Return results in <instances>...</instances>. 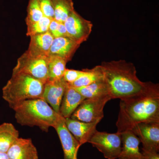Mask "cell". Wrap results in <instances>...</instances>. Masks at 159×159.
<instances>
[{"instance_id":"7c38bea8","label":"cell","mask_w":159,"mask_h":159,"mask_svg":"<svg viewBox=\"0 0 159 159\" xmlns=\"http://www.w3.org/2000/svg\"><path fill=\"white\" fill-rule=\"evenodd\" d=\"M65 123L68 130L82 145L89 142L97 131L96 128L99 123L81 122L70 118L65 119Z\"/></svg>"},{"instance_id":"7402d4cb","label":"cell","mask_w":159,"mask_h":159,"mask_svg":"<svg viewBox=\"0 0 159 159\" xmlns=\"http://www.w3.org/2000/svg\"><path fill=\"white\" fill-rule=\"evenodd\" d=\"M67 62L66 61L61 57L55 56H49L48 64V80H55L62 79L66 69V65Z\"/></svg>"},{"instance_id":"ba28073f","label":"cell","mask_w":159,"mask_h":159,"mask_svg":"<svg viewBox=\"0 0 159 159\" xmlns=\"http://www.w3.org/2000/svg\"><path fill=\"white\" fill-rule=\"evenodd\" d=\"M68 37L81 44L87 40L93 29L90 21L84 18L74 10L64 23Z\"/></svg>"},{"instance_id":"d6986e66","label":"cell","mask_w":159,"mask_h":159,"mask_svg":"<svg viewBox=\"0 0 159 159\" xmlns=\"http://www.w3.org/2000/svg\"><path fill=\"white\" fill-rule=\"evenodd\" d=\"M75 88L85 99L110 96L108 87L104 79L89 85Z\"/></svg>"},{"instance_id":"3957f363","label":"cell","mask_w":159,"mask_h":159,"mask_svg":"<svg viewBox=\"0 0 159 159\" xmlns=\"http://www.w3.org/2000/svg\"><path fill=\"white\" fill-rule=\"evenodd\" d=\"M11 108L14 110L15 118L20 125L38 126L46 132L50 127L54 128L61 117L42 99L25 100Z\"/></svg>"},{"instance_id":"44dd1931","label":"cell","mask_w":159,"mask_h":159,"mask_svg":"<svg viewBox=\"0 0 159 159\" xmlns=\"http://www.w3.org/2000/svg\"><path fill=\"white\" fill-rule=\"evenodd\" d=\"M54 10V20L60 23H64L69 16L74 11L73 0H52Z\"/></svg>"},{"instance_id":"cb8c5ba5","label":"cell","mask_w":159,"mask_h":159,"mask_svg":"<svg viewBox=\"0 0 159 159\" xmlns=\"http://www.w3.org/2000/svg\"><path fill=\"white\" fill-rule=\"evenodd\" d=\"M43 16H44L40 7L38 0H29L25 19L27 25L36 22Z\"/></svg>"},{"instance_id":"83f0119b","label":"cell","mask_w":159,"mask_h":159,"mask_svg":"<svg viewBox=\"0 0 159 159\" xmlns=\"http://www.w3.org/2000/svg\"><path fill=\"white\" fill-rule=\"evenodd\" d=\"M60 37H68V35L64 24V23L60 22L54 38Z\"/></svg>"},{"instance_id":"4fadbf2b","label":"cell","mask_w":159,"mask_h":159,"mask_svg":"<svg viewBox=\"0 0 159 159\" xmlns=\"http://www.w3.org/2000/svg\"><path fill=\"white\" fill-rule=\"evenodd\" d=\"M6 154L9 159H39L37 148L31 139L19 138Z\"/></svg>"},{"instance_id":"7a4b0ae2","label":"cell","mask_w":159,"mask_h":159,"mask_svg":"<svg viewBox=\"0 0 159 159\" xmlns=\"http://www.w3.org/2000/svg\"><path fill=\"white\" fill-rule=\"evenodd\" d=\"M116 125L117 133L130 130L143 122H159V95H148L121 100Z\"/></svg>"},{"instance_id":"9c48e42d","label":"cell","mask_w":159,"mask_h":159,"mask_svg":"<svg viewBox=\"0 0 159 159\" xmlns=\"http://www.w3.org/2000/svg\"><path fill=\"white\" fill-rule=\"evenodd\" d=\"M142 143L143 149L159 152V122H143L130 129Z\"/></svg>"},{"instance_id":"5b68a950","label":"cell","mask_w":159,"mask_h":159,"mask_svg":"<svg viewBox=\"0 0 159 159\" xmlns=\"http://www.w3.org/2000/svg\"><path fill=\"white\" fill-rule=\"evenodd\" d=\"M48 57L34 56L26 51L18 59L12 73H25L45 83L48 78Z\"/></svg>"},{"instance_id":"484cf974","label":"cell","mask_w":159,"mask_h":159,"mask_svg":"<svg viewBox=\"0 0 159 159\" xmlns=\"http://www.w3.org/2000/svg\"><path fill=\"white\" fill-rule=\"evenodd\" d=\"M84 73V70H78L66 69L63 79L66 82L70 84L77 80Z\"/></svg>"},{"instance_id":"e0dca14e","label":"cell","mask_w":159,"mask_h":159,"mask_svg":"<svg viewBox=\"0 0 159 159\" xmlns=\"http://www.w3.org/2000/svg\"><path fill=\"white\" fill-rule=\"evenodd\" d=\"M31 39L27 51L36 56H48L54 37L49 31L30 36Z\"/></svg>"},{"instance_id":"52a82bcc","label":"cell","mask_w":159,"mask_h":159,"mask_svg":"<svg viewBox=\"0 0 159 159\" xmlns=\"http://www.w3.org/2000/svg\"><path fill=\"white\" fill-rule=\"evenodd\" d=\"M89 143L97 148L107 159L119 158L122 149L121 134L108 133L97 131Z\"/></svg>"},{"instance_id":"f1b7e54d","label":"cell","mask_w":159,"mask_h":159,"mask_svg":"<svg viewBox=\"0 0 159 159\" xmlns=\"http://www.w3.org/2000/svg\"><path fill=\"white\" fill-rule=\"evenodd\" d=\"M59 23V22L53 19L52 20L51 24H50V26H49V31L54 37L55 34H56Z\"/></svg>"},{"instance_id":"603a6c76","label":"cell","mask_w":159,"mask_h":159,"mask_svg":"<svg viewBox=\"0 0 159 159\" xmlns=\"http://www.w3.org/2000/svg\"><path fill=\"white\" fill-rule=\"evenodd\" d=\"M52 20L44 16L36 22L27 25V36L30 37L48 32Z\"/></svg>"},{"instance_id":"6da1fadb","label":"cell","mask_w":159,"mask_h":159,"mask_svg":"<svg viewBox=\"0 0 159 159\" xmlns=\"http://www.w3.org/2000/svg\"><path fill=\"white\" fill-rule=\"evenodd\" d=\"M111 99L121 100L148 95H159L157 84L142 82L135 66L124 60L103 62L101 65Z\"/></svg>"},{"instance_id":"8fae6325","label":"cell","mask_w":159,"mask_h":159,"mask_svg":"<svg viewBox=\"0 0 159 159\" xmlns=\"http://www.w3.org/2000/svg\"><path fill=\"white\" fill-rule=\"evenodd\" d=\"M67 84V83L62 78L57 80H48L44 85L43 99L59 115L60 107Z\"/></svg>"},{"instance_id":"5bb4252c","label":"cell","mask_w":159,"mask_h":159,"mask_svg":"<svg viewBox=\"0 0 159 159\" xmlns=\"http://www.w3.org/2000/svg\"><path fill=\"white\" fill-rule=\"evenodd\" d=\"M80 45L79 43L69 37L54 38L49 56H57L68 62Z\"/></svg>"},{"instance_id":"f546056e","label":"cell","mask_w":159,"mask_h":159,"mask_svg":"<svg viewBox=\"0 0 159 159\" xmlns=\"http://www.w3.org/2000/svg\"><path fill=\"white\" fill-rule=\"evenodd\" d=\"M0 159H9L6 153L0 152Z\"/></svg>"},{"instance_id":"ac0fdd59","label":"cell","mask_w":159,"mask_h":159,"mask_svg":"<svg viewBox=\"0 0 159 159\" xmlns=\"http://www.w3.org/2000/svg\"><path fill=\"white\" fill-rule=\"evenodd\" d=\"M19 138V132L11 123L0 124V152L7 153L16 140Z\"/></svg>"},{"instance_id":"30bf717a","label":"cell","mask_w":159,"mask_h":159,"mask_svg":"<svg viewBox=\"0 0 159 159\" xmlns=\"http://www.w3.org/2000/svg\"><path fill=\"white\" fill-rule=\"evenodd\" d=\"M54 128L61 143L64 159H77V152L81 145L68 130L65 123L64 118L61 117Z\"/></svg>"},{"instance_id":"4316f807","label":"cell","mask_w":159,"mask_h":159,"mask_svg":"<svg viewBox=\"0 0 159 159\" xmlns=\"http://www.w3.org/2000/svg\"><path fill=\"white\" fill-rule=\"evenodd\" d=\"M142 152L144 159H159V152L145 150L143 148H142Z\"/></svg>"},{"instance_id":"ffe728a7","label":"cell","mask_w":159,"mask_h":159,"mask_svg":"<svg viewBox=\"0 0 159 159\" xmlns=\"http://www.w3.org/2000/svg\"><path fill=\"white\" fill-rule=\"evenodd\" d=\"M84 74L77 80L70 85L74 88H80L90 85L96 81L104 79V74L101 65L91 69H84Z\"/></svg>"},{"instance_id":"277c9868","label":"cell","mask_w":159,"mask_h":159,"mask_svg":"<svg viewBox=\"0 0 159 159\" xmlns=\"http://www.w3.org/2000/svg\"><path fill=\"white\" fill-rule=\"evenodd\" d=\"M44 84L25 73H12L11 78L3 88V98L11 108L25 100L43 99Z\"/></svg>"},{"instance_id":"2e32d148","label":"cell","mask_w":159,"mask_h":159,"mask_svg":"<svg viewBox=\"0 0 159 159\" xmlns=\"http://www.w3.org/2000/svg\"><path fill=\"white\" fill-rule=\"evenodd\" d=\"M85 99L75 88L67 83L60 107V115L64 119L70 118Z\"/></svg>"},{"instance_id":"d4e9b609","label":"cell","mask_w":159,"mask_h":159,"mask_svg":"<svg viewBox=\"0 0 159 159\" xmlns=\"http://www.w3.org/2000/svg\"><path fill=\"white\" fill-rule=\"evenodd\" d=\"M38 2L44 16L54 19V10L52 0H38Z\"/></svg>"},{"instance_id":"8992f818","label":"cell","mask_w":159,"mask_h":159,"mask_svg":"<svg viewBox=\"0 0 159 159\" xmlns=\"http://www.w3.org/2000/svg\"><path fill=\"white\" fill-rule=\"evenodd\" d=\"M111 97L85 99L74 111L70 119L85 122H98L104 117L103 108Z\"/></svg>"},{"instance_id":"9a60e30c","label":"cell","mask_w":159,"mask_h":159,"mask_svg":"<svg viewBox=\"0 0 159 159\" xmlns=\"http://www.w3.org/2000/svg\"><path fill=\"white\" fill-rule=\"evenodd\" d=\"M122 149L118 159H144L139 149L140 140L131 130L120 133Z\"/></svg>"}]
</instances>
